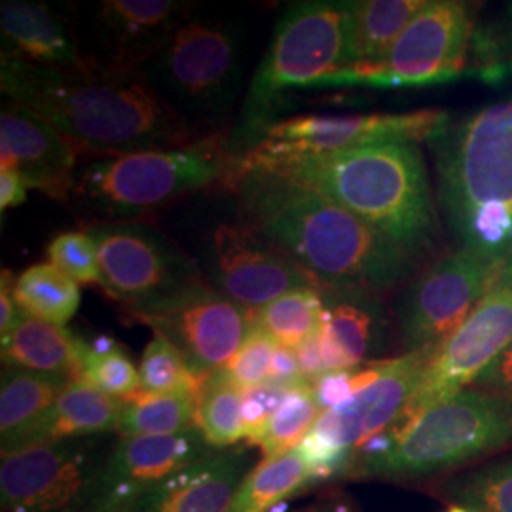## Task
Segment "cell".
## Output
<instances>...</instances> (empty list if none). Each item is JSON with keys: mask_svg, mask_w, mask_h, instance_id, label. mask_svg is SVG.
I'll use <instances>...</instances> for the list:
<instances>
[{"mask_svg": "<svg viewBox=\"0 0 512 512\" xmlns=\"http://www.w3.org/2000/svg\"><path fill=\"white\" fill-rule=\"evenodd\" d=\"M0 90L92 158L171 150L202 139L141 71L90 59L59 69L0 55Z\"/></svg>", "mask_w": 512, "mask_h": 512, "instance_id": "obj_1", "label": "cell"}, {"mask_svg": "<svg viewBox=\"0 0 512 512\" xmlns=\"http://www.w3.org/2000/svg\"><path fill=\"white\" fill-rule=\"evenodd\" d=\"M239 190L249 224L310 275L321 293H378L408 277L416 258L344 207L302 184L249 175Z\"/></svg>", "mask_w": 512, "mask_h": 512, "instance_id": "obj_2", "label": "cell"}, {"mask_svg": "<svg viewBox=\"0 0 512 512\" xmlns=\"http://www.w3.org/2000/svg\"><path fill=\"white\" fill-rule=\"evenodd\" d=\"M268 175L319 192L412 258L437 241V205L418 143L349 148Z\"/></svg>", "mask_w": 512, "mask_h": 512, "instance_id": "obj_3", "label": "cell"}, {"mask_svg": "<svg viewBox=\"0 0 512 512\" xmlns=\"http://www.w3.org/2000/svg\"><path fill=\"white\" fill-rule=\"evenodd\" d=\"M431 147L440 211L459 247L505 262L512 251V97L450 124Z\"/></svg>", "mask_w": 512, "mask_h": 512, "instance_id": "obj_4", "label": "cell"}, {"mask_svg": "<svg viewBox=\"0 0 512 512\" xmlns=\"http://www.w3.org/2000/svg\"><path fill=\"white\" fill-rule=\"evenodd\" d=\"M243 48L241 21L188 6L141 73L165 103L203 137L200 129L220 126L236 103Z\"/></svg>", "mask_w": 512, "mask_h": 512, "instance_id": "obj_5", "label": "cell"}, {"mask_svg": "<svg viewBox=\"0 0 512 512\" xmlns=\"http://www.w3.org/2000/svg\"><path fill=\"white\" fill-rule=\"evenodd\" d=\"M349 2H294L275 25L268 52L258 65L232 141V158L249 139L275 122V110L289 90L319 86L348 71Z\"/></svg>", "mask_w": 512, "mask_h": 512, "instance_id": "obj_6", "label": "cell"}, {"mask_svg": "<svg viewBox=\"0 0 512 512\" xmlns=\"http://www.w3.org/2000/svg\"><path fill=\"white\" fill-rule=\"evenodd\" d=\"M232 164L228 141L213 133L188 147L93 158L78 167L71 194L109 219H135L184 194L228 183Z\"/></svg>", "mask_w": 512, "mask_h": 512, "instance_id": "obj_7", "label": "cell"}, {"mask_svg": "<svg viewBox=\"0 0 512 512\" xmlns=\"http://www.w3.org/2000/svg\"><path fill=\"white\" fill-rule=\"evenodd\" d=\"M507 446H512V401L471 389L429 408L397 435L387 456L353 476L439 475Z\"/></svg>", "mask_w": 512, "mask_h": 512, "instance_id": "obj_8", "label": "cell"}, {"mask_svg": "<svg viewBox=\"0 0 512 512\" xmlns=\"http://www.w3.org/2000/svg\"><path fill=\"white\" fill-rule=\"evenodd\" d=\"M450 126L446 110L423 109L399 114L293 116L260 129L234 156L226 186L247 175H268L310 158L374 143H431Z\"/></svg>", "mask_w": 512, "mask_h": 512, "instance_id": "obj_9", "label": "cell"}, {"mask_svg": "<svg viewBox=\"0 0 512 512\" xmlns=\"http://www.w3.org/2000/svg\"><path fill=\"white\" fill-rule=\"evenodd\" d=\"M86 234L99 255L101 289L141 323L207 287L190 256L148 224L103 222Z\"/></svg>", "mask_w": 512, "mask_h": 512, "instance_id": "obj_10", "label": "cell"}, {"mask_svg": "<svg viewBox=\"0 0 512 512\" xmlns=\"http://www.w3.org/2000/svg\"><path fill=\"white\" fill-rule=\"evenodd\" d=\"M475 25V12L467 2L429 0L376 69L334 74L319 86L423 88L446 84L467 71Z\"/></svg>", "mask_w": 512, "mask_h": 512, "instance_id": "obj_11", "label": "cell"}, {"mask_svg": "<svg viewBox=\"0 0 512 512\" xmlns=\"http://www.w3.org/2000/svg\"><path fill=\"white\" fill-rule=\"evenodd\" d=\"M503 262L459 247L429 266L406 289L399 329L408 351L439 348L499 281Z\"/></svg>", "mask_w": 512, "mask_h": 512, "instance_id": "obj_12", "label": "cell"}, {"mask_svg": "<svg viewBox=\"0 0 512 512\" xmlns=\"http://www.w3.org/2000/svg\"><path fill=\"white\" fill-rule=\"evenodd\" d=\"M512 344V285L497 283L442 346L435 349L420 384L391 427L399 435L429 408L458 395Z\"/></svg>", "mask_w": 512, "mask_h": 512, "instance_id": "obj_13", "label": "cell"}, {"mask_svg": "<svg viewBox=\"0 0 512 512\" xmlns=\"http://www.w3.org/2000/svg\"><path fill=\"white\" fill-rule=\"evenodd\" d=\"M103 465L92 444L76 439L2 454V512H61L93 501Z\"/></svg>", "mask_w": 512, "mask_h": 512, "instance_id": "obj_14", "label": "cell"}, {"mask_svg": "<svg viewBox=\"0 0 512 512\" xmlns=\"http://www.w3.org/2000/svg\"><path fill=\"white\" fill-rule=\"evenodd\" d=\"M205 270L217 293L249 311L291 291L317 289L310 275L249 222H224L213 230Z\"/></svg>", "mask_w": 512, "mask_h": 512, "instance_id": "obj_15", "label": "cell"}, {"mask_svg": "<svg viewBox=\"0 0 512 512\" xmlns=\"http://www.w3.org/2000/svg\"><path fill=\"white\" fill-rule=\"evenodd\" d=\"M255 311L217 293L211 285L175 308L148 319V327L165 334L200 376L226 368L241 348Z\"/></svg>", "mask_w": 512, "mask_h": 512, "instance_id": "obj_16", "label": "cell"}, {"mask_svg": "<svg viewBox=\"0 0 512 512\" xmlns=\"http://www.w3.org/2000/svg\"><path fill=\"white\" fill-rule=\"evenodd\" d=\"M198 427L173 435L120 437L97 482L90 507L116 511L167 476L211 454Z\"/></svg>", "mask_w": 512, "mask_h": 512, "instance_id": "obj_17", "label": "cell"}, {"mask_svg": "<svg viewBox=\"0 0 512 512\" xmlns=\"http://www.w3.org/2000/svg\"><path fill=\"white\" fill-rule=\"evenodd\" d=\"M435 349L408 351L399 359L385 361L384 374L374 384L348 403L321 412L311 431L355 456L365 442L393 427L401 418Z\"/></svg>", "mask_w": 512, "mask_h": 512, "instance_id": "obj_18", "label": "cell"}, {"mask_svg": "<svg viewBox=\"0 0 512 512\" xmlns=\"http://www.w3.org/2000/svg\"><path fill=\"white\" fill-rule=\"evenodd\" d=\"M82 154L57 129L27 107L6 101L0 112V169H14L55 200L73 192Z\"/></svg>", "mask_w": 512, "mask_h": 512, "instance_id": "obj_19", "label": "cell"}, {"mask_svg": "<svg viewBox=\"0 0 512 512\" xmlns=\"http://www.w3.org/2000/svg\"><path fill=\"white\" fill-rule=\"evenodd\" d=\"M188 10L177 0H105L95 14V63L141 71ZM92 61V59H90Z\"/></svg>", "mask_w": 512, "mask_h": 512, "instance_id": "obj_20", "label": "cell"}, {"mask_svg": "<svg viewBox=\"0 0 512 512\" xmlns=\"http://www.w3.org/2000/svg\"><path fill=\"white\" fill-rule=\"evenodd\" d=\"M249 473L243 452L213 450L110 512H230Z\"/></svg>", "mask_w": 512, "mask_h": 512, "instance_id": "obj_21", "label": "cell"}, {"mask_svg": "<svg viewBox=\"0 0 512 512\" xmlns=\"http://www.w3.org/2000/svg\"><path fill=\"white\" fill-rule=\"evenodd\" d=\"M2 55L42 67H80L82 54L73 25L52 8L29 0L0 4Z\"/></svg>", "mask_w": 512, "mask_h": 512, "instance_id": "obj_22", "label": "cell"}, {"mask_svg": "<svg viewBox=\"0 0 512 512\" xmlns=\"http://www.w3.org/2000/svg\"><path fill=\"white\" fill-rule=\"evenodd\" d=\"M69 378L33 372L18 366L2 370L0 384V439L2 454L21 450L57 397L69 385Z\"/></svg>", "mask_w": 512, "mask_h": 512, "instance_id": "obj_23", "label": "cell"}, {"mask_svg": "<svg viewBox=\"0 0 512 512\" xmlns=\"http://www.w3.org/2000/svg\"><path fill=\"white\" fill-rule=\"evenodd\" d=\"M323 325L319 330L327 374L353 370L370 353L378 332L376 308L368 293L327 291Z\"/></svg>", "mask_w": 512, "mask_h": 512, "instance_id": "obj_24", "label": "cell"}, {"mask_svg": "<svg viewBox=\"0 0 512 512\" xmlns=\"http://www.w3.org/2000/svg\"><path fill=\"white\" fill-rule=\"evenodd\" d=\"M120 414L122 401L112 399L82 380H73L61 391L54 408L23 448L118 431Z\"/></svg>", "mask_w": 512, "mask_h": 512, "instance_id": "obj_25", "label": "cell"}, {"mask_svg": "<svg viewBox=\"0 0 512 512\" xmlns=\"http://www.w3.org/2000/svg\"><path fill=\"white\" fill-rule=\"evenodd\" d=\"M423 4L425 0L349 2V65L342 73L376 69Z\"/></svg>", "mask_w": 512, "mask_h": 512, "instance_id": "obj_26", "label": "cell"}, {"mask_svg": "<svg viewBox=\"0 0 512 512\" xmlns=\"http://www.w3.org/2000/svg\"><path fill=\"white\" fill-rule=\"evenodd\" d=\"M4 365L80 380L78 336L23 313L16 329L2 338Z\"/></svg>", "mask_w": 512, "mask_h": 512, "instance_id": "obj_27", "label": "cell"}, {"mask_svg": "<svg viewBox=\"0 0 512 512\" xmlns=\"http://www.w3.org/2000/svg\"><path fill=\"white\" fill-rule=\"evenodd\" d=\"M313 484L310 467L298 448L262 459L245 476L230 512H264Z\"/></svg>", "mask_w": 512, "mask_h": 512, "instance_id": "obj_28", "label": "cell"}, {"mask_svg": "<svg viewBox=\"0 0 512 512\" xmlns=\"http://www.w3.org/2000/svg\"><path fill=\"white\" fill-rule=\"evenodd\" d=\"M19 310L55 327H65L80 306V287L54 264H35L14 283Z\"/></svg>", "mask_w": 512, "mask_h": 512, "instance_id": "obj_29", "label": "cell"}, {"mask_svg": "<svg viewBox=\"0 0 512 512\" xmlns=\"http://www.w3.org/2000/svg\"><path fill=\"white\" fill-rule=\"evenodd\" d=\"M198 395H148L137 393L122 401V414L118 421L120 437L139 435H173L196 427Z\"/></svg>", "mask_w": 512, "mask_h": 512, "instance_id": "obj_30", "label": "cell"}, {"mask_svg": "<svg viewBox=\"0 0 512 512\" xmlns=\"http://www.w3.org/2000/svg\"><path fill=\"white\" fill-rule=\"evenodd\" d=\"M323 315L325 300L321 291L298 289L255 311L253 321L274 338L277 346L294 349L321 330Z\"/></svg>", "mask_w": 512, "mask_h": 512, "instance_id": "obj_31", "label": "cell"}, {"mask_svg": "<svg viewBox=\"0 0 512 512\" xmlns=\"http://www.w3.org/2000/svg\"><path fill=\"white\" fill-rule=\"evenodd\" d=\"M196 427L213 448H230L245 439L243 389L234 384L224 368L209 374L198 395Z\"/></svg>", "mask_w": 512, "mask_h": 512, "instance_id": "obj_32", "label": "cell"}, {"mask_svg": "<svg viewBox=\"0 0 512 512\" xmlns=\"http://www.w3.org/2000/svg\"><path fill=\"white\" fill-rule=\"evenodd\" d=\"M80 380L116 401H128L141 393L139 368L114 338L97 336L93 342L78 338Z\"/></svg>", "mask_w": 512, "mask_h": 512, "instance_id": "obj_33", "label": "cell"}, {"mask_svg": "<svg viewBox=\"0 0 512 512\" xmlns=\"http://www.w3.org/2000/svg\"><path fill=\"white\" fill-rule=\"evenodd\" d=\"M465 73L488 86L512 82V2L476 23Z\"/></svg>", "mask_w": 512, "mask_h": 512, "instance_id": "obj_34", "label": "cell"}, {"mask_svg": "<svg viewBox=\"0 0 512 512\" xmlns=\"http://www.w3.org/2000/svg\"><path fill=\"white\" fill-rule=\"evenodd\" d=\"M321 410L313 399L310 384L296 385L289 389L285 401L275 410L272 420L268 421L260 433H256L249 444L258 446L264 459L277 458L306 439L315 421L319 420Z\"/></svg>", "mask_w": 512, "mask_h": 512, "instance_id": "obj_35", "label": "cell"}, {"mask_svg": "<svg viewBox=\"0 0 512 512\" xmlns=\"http://www.w3.org/2000/svg\"><path fill=\"white\" fill-rule=\"evenodd\" d=\"M139 378L141 391L148 395H200L209 376L196 374L177 346L165 334L154 330V336L141 357Z\"/></svg>", "mask_w": 512, "mask_h": 512, "instance_id": "obj_36", "label": "cell"}, {"mask_svg": "<svg viewBox=\"0 0 512 512\" xmlns=\"http://www.w3.org/2000/svg\"><path fill=\"white\" fill-rule=\"evenodd\" d=\"M448 495L471 512H512V456L459 476L448 486Z\"/></svg>", "mask_w": 512, "mask_h": 512, "instance_id": "obj_37", "label": "cell"}, {"mask_svg": "<svg viewBox=\"0 0 512 512\" xmlns=\"http://www.w3.org/2000/svg\"><path fill=\"white\" fill-rule=\"evenodd\" d=\"M48 258L57 270L78 285H103L99 255L92 238L84 232H63L48 245Z\"/></svg>", "mask_w": 512, "mask_h": 512, "instance_id": "obj_38", "label": "cell"}, {"mask_svg": "<svg viewBox=\"0 0 512 512\" xmlns=\"http://www.w3.org/2000/svg\"><path fill=\"white\" fill-rule=\"evenodd\" d=\"M275 349L277 342L274 338L253 321L241 348L226 365L224 372L243 391L264 384L270 374Z\"/></svg>", "mask_w": 512, "mask_h": 512, "instance_id": "obj_39", "label": "cell"}, {"mask_svg": "<svg viewBox=\"0 0 512 512\" xmlns=\"http://www.w3.org/2000/svg\"><path fill=\"white\" fill-rule=\"evenodd\" d=\"M293 389V387H291ZM289 393V387L264 382V384L251 387L243 391V429H245V440L255 437L260 429L272 420L275 410L281 406Z\"/></svg>", "mask_w": 512, "mask_h": 512, "instance_id": "obj_40", "label": "cell"}, {"mask_svg": "<svg viewBox=\"0 0 512 512\" xmlns=\"http://www.w3.org/2000/svg\"><path fill=\"white\" fill-rule=\"evenodd\" d=\"M475 387L478 391L512 401V344L503 349L494 363L476 378Z\"/></svg>", "mask_w": 512, "mask_h": 512, "instance_id": "obj_41", "label": "cell"}, {"mask_svg": "<svg viewBox=\"0 0 512 512\" xmlns=\"http://www.w3.org/2000/svg\"><path fill=\"white\" fill-rule=\"evenodd\" d=\"M268 382H274L283 387H296V385L308 384L302 376V370L298 365L294 349L277 346L268 374ZM311 385V384H310Z\"/></svg>", "mask_w": 512, "mask_h": 512, "instance_id": "obj_42", "label": "cell"}, {"mask_svg": "<svg viewBox=\"0 0 512 512\" xmlns=\"http://www.w3.org/2000/svg\"><path fill=\"white\" fill-rule=\"evenodd\" d=\"M14 275L8 270H2L0 277V340L6 338L12 330L16 329L23 311L19 310L18 302L14 298Z\"/></svg>", "mask_w": 512, "mask_h": 512, "instance_id": "obj_43", "label": "cell"}, {"mask_svg": "<svg viewBox=\"0 0 512 512\" xmlns=\"http://www.w3.org/2000/svg\"><path fill=\"white\" fill-rule=\"evenodd\" d=\"M298 365L302 370V376L308 384H315L319 378H323L327 374L325 361H323V351H321V340H319V332L308 338L304 344H300L298 348H294Z\"/></svg>", "mask_w": 512, "mask_h": 512, "instance_id": "obj_44", "label": "cell"}, {"mask_svg": "<svg viewBox=\"0 0 512 512\" xmlns=\"http://www.w3.org/2000/svg\"><path fill=\"white\" fill-rule=\"evenodd\" d=\"M31 186L14 169H0V211L18 207L27 202V192Z\"/></svg>", "mask_w": 512, "mask_h": 512, "instance_id": "obj_45", "label": "cell"}, {"mask_svg": "<svg viewBox=\"0 0 512 512\" xmlns=\"http://www.w3.org/2000/svg\"><path fill=\"white\" fill-rule=\"evenodd\" d=\"M501 285H512V251L511 255L505 258L503 262V268H501V274H499V281Z\"/></svg>", "mask_w": 512, "mask_h": 512, "instance_id": "obj_46", "label": "cell"}, {"mask_svg": "<svg viewBox=\"0 0 512 512\" xmlns=\"http://www.w3.org/2000/svg\"><path fill=\"white\" fill-rule=\"evenodd\" d=\"M446 512H471L469 509H463V507H459V505H452L450 509Z\"/></svg>", "mask_w": 512, "mask_h": 512, "instance_id": "obj_47", "label": "cell"}, {"mask_svg": "<svg viewBox=\"0 0 512 512\" xmlns=\"http://www.w3.org/2000/svg\"><path fill=\"white\" fill-rule=\"evenodd\" d=\"M82 512H110V511H103V509H97V507H88L86 511Z\"/></svg>", "mask_w": 512, "mask_h": 512, "instance_id": "obj_48", "label": "cell"}]
</instances>
